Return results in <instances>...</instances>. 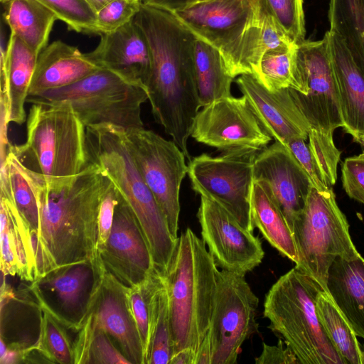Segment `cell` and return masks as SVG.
<instances>
[{
    "label": "cell",
    "mask_w": 364,
    "mask_h": 364,
    "mask_svg": "<svg viewBox=\"0 0 364 364\" xmlns=\"http://www.w3.org/2000/svg\"><path fill=\"white\" fill-rule=\"evenodd\" d=\"M251 212L255 228L282 255L296 264L298 253L291 229L264 181H254Z\"/></svg>",
    "instance_id": "27"
},
{
    "label": "cell",
    "mask_w": 364,
    "mask_h": 364,
    "mask_svg": "<svg viewBox=\"0 0 364 364\" xmlns=\"http://www.w3.org/2000/svg\"><path fill=\"white\" fill-rule=\"evenodd\" d=\"M38 55L13 33L6 48H1V87L9 100V122L22 124L26 120L27 102Z\"/></svg>",
    "instance_id": "24"
},
{
    "label": "cell",
    "mask_w": 364,
    "mask_h": 364,
    "mask_svg": "<svg viewBox=\"0 0 364 364\" xmlns=\"http://www.w3.org/2000/svg\"><path fill=\"white\" fill-rule=\"evenodd\" d=\"M194 68L201 106L232 96L233 77L229 74L218 49L196 38Z\"/></svg>",
    "instance_id": "30"
},
{
    "label": "cell",
    "mask_w": 364,
    "mask_h": 364,
    "mask_svg": "<svg viewBox=\"0 0 364 364\" xmlns=\"http://www.w3.org/2000/svg\"><path fill=\"white\" fill-rule=\"evenodd\" d=\"M125 130L129 151L144 181L152 192L177 240L180 189L188 173L184 153L172 140L143 128Z\"/></svg>",
    "instance_id": "11"
},
{
    "label": "cell",
    "mask_w": 364,
    "mask_h": 364,
    "mask_svg": "<svg viewBox=\"0 0 364 364\" xmlns=\"http://www.w3.org/2000/svg\"><path fill=\"white\" fill-rule=\"evenodd\" d=\"M307 174L311 185L321 192L331 189L323 177V173L309 148V144L302 139H294L285 145Z\"/></svg>",
    "instance_id": "40"
},
{
    "label": "cell",
    "mask_w": 364,
    "mask_h": 364,
    "mask_svg": "<svg viewBox=\"0 0 364 364\" xmlns=\"http://www.w3.org/2000/svg\"><path fill=\"white\" fill-rule=\"evenodd\" d=\"M195 364H211V345L208 334L198 349Z\"/></svg>",
    "instance_id": "46"
},
{
    "label": "cell",
    "mask_w": 364,
    "mask_h": 364,
    "mask_svg": "<svg viewBox=\"0 0 364 364\" xmlns=\"http://www.w3.org/2000/svg\"><path fill=\"white\" fill-rule=\"evenodd\" d=\"M325 36L336 79L343 128L351 136L364 134V76L341 38L330 29Z\"/></svg>",
    "instance_id": "23"
},
{
    "label": "cell",
    "mask_w": 364,
    "mask_h": 364,
    "mask_svg": "<svg viewBox=\"0 0 364 364\" xmlns=\"http://www.w3.org/2000/svg\"><path fill=\"white\" fill-rule=\"evenodd\" d=\"M139 1H142V2H143V1H144V0H139Z\"/></svg>",
    "instance_id": "51"
},
{
    "label": "cell",
    "mask_w": 364,
    "mask_h": 364,
    "mask_svg": "<svg viewBox=\"0 0 364 364\" xmlns=\"http://www.w3.org/2000/svg\"><path fill=\"white\" fill-rule=\"evenodd\" d=\"M87 363L130 364V362L117 347L111 338L95 323Z\"/></svg>",
    "instance_id": "41"
},
{
    "label": "cell",
    "mask_w": 364,
    "mask_h": 364,
    "mask_svg": "<svg viewBox=\"0 0 364 364\" xmlns=\"http://www.w3.org/2000/svg\"><path fill=\"white\" fill-rule=\"evenodd\" d=\"M297 107L310 126L309 146L327 185L337 179L341 152L333 134L343 127L338 87L328 42L304 40L296 46L294 78L289 87Z\"/></svg>",
    "instance_id": "4"
},
{
    "label": "cell",
    "mask_w": 364,
    "mask_h": 364,
    "mask_svg": "<svg viewBox=\"0 0 364 364\" xmlns=\"http://www.w3.org/2000/svg\"><path fill=\"white\" fill-rule=\"evenodd\" d=\"M133 21L150 50L146 87L154 117L190 161L188 139L202 107L194 68L196 37L173 12L143 2Z\"/></svg>",
    "instance_id": "2"
},
{
    "label": "cell",
    "mask_w": 364,
    "mask_h": 364,
    "mask_svg": "<svg viewBox=\"0 0 364 364\" xmlns=\"http://www.w3.org/2000/svg\"><path fill=\"white\" fill-rule=\"evenodd\" d=\"M112 1V0H85L87 4L95 13H97L102 7H104L106 4Z\"/></svg>",
    "instance_id": "48"
},
{
    "label": "cell",
    "mask_w": 364,
    "mask_h": 364,
    "mask_svg": "<svg viewBox=\"0 0 364 364\" xmlns=\"http://www.w3.org/2000/svg\"><path fill=\"white\" fill-rule=\"evenodd\" d=\"M208 1V0H191L190 4H193V3H196V2H199V1Z\"/></svg>",
    "instance_id": "50"
},
{
    "label": "cell",
    "mask_w": 364,
    "mask_h": 364,
    "mask_svg": "<svg viewBox=\"0 0 364 364\" xmlns=\"http://www.w3.org/2000/svg\"><path fill=\"white\" fill-rule=\"evenodd\" d=\"M319 321L333 346L346 364H364L363 346L329 294L321 291L316 301Z\"/></svg>",
    "instance_id": "32"
},
{
    "label": "cell",
    "mask_w": 364,
    "mask_h": 364,
    "mask_svg": "<svg viewBox=\"0 0 364 364\" xmlns=\"http://www.w3.org/2000/svg\"><path fill=\"white\" fill-rule=\"evenodd\" d=\"M27 170L39 209L32 243L35 279L55 268L99 257L98 216L111 183L100 167L91 160L75 178L52 186L39 173Z\"/></svg>",
    "instance_id": "1"
},
{
    "label": "cell",
    "mask_w": 364,
    "mask_h": 364,
    "mask_svg": "<svg viewBox=\"0 0 364 364\" xmlns=\"http://www.w3.org/2000/svg\"><path fill=\"white\" fill-rule=\"evenodd\" d=\"M259 152L242 149L223 152L217 156L202 154L191 159L188 164L192 189L200 196L219 203L252 232L253 168Z\"/></svg>",
    "instance_id": "10"
},
{
    "label": "cell",
    "mask_w": 364,
    "mask_h": 364,
    "mask_svg": "<svg viewBox=\"0 0 364 364\" xmlns=\"http://www.w3.org/2000/svg\"><path fill=\"white\" fill-rule=\"evenodd\" d=\"M117 198L118 191L111 181L104 194L100 208L98 216V251L105 247L110 234Z\"/></svg>",
    "instance_id": "43"
},
{
    "label": "cell",
    "mask_w": 364,
    "mask_h": 364,
    "mask_svg": "<svg viewBox=\"0 0 364 364\" xmlns=\"http://www.w3.org/2000/svg\"><path fill=\"white\" fill-rule=\"evenodd\" d=\"M100 255L61 266L31 282L39 309L78 332L95 305L105 272Z\"/></svg>",
    "instance_id": "13"
},
{
    "label": "cell",
    "mask_w": 364,
    "mask_h": 364,
    "mask_svg": "<svg viewBox=\"0 0 364 364\" xmlns=\"http://www.w3.org/2000/svg\"><path fill=\"white\" fill-rule=\"evenodd\" d=\"M323 290L316 279L294 267L267 293L263 315L269 321L268 328L290 347L300 363L346 364L316 314Z\"/></svg>",
    "instance_id": "7"
},
{
    "label": "cell",
    "mask_w": 364,
    "mask_h": 364,
    "mask_svg": "<svg viewBox=\"0 0 364 364\" xmlns=\"http://www.w3.org/2000/svg\"><path fill=\"white\" fill-rule=\"evenodd\" d=\"M128 289L105 270L90 314L96 325L111 338L130 363L146 364L129 304Z\"/></svg>",
    "instance_id": "20"
},
{
    "label": "cell",
    "mask_w": 364,
    "mask_h": 364,
    "mask_svg": "<svg viewBox=\"0 0 364 364\" xmlns=\"http://www.w3.org/2000/svg\"><path fill=\"white\" fill-rule=\"evenodd\" d=\"M0 178L1 195L6 197L17 210L29 234L32 248L39 226L36 193L27 168L9 147L5 159L1 162Z\"/></svg>",
    "instance_id": "29"
},
{
    "label": "cell",
    "mask_w": 364,
    "mask_h": 364,
    "mask_svg": "<svg viewBox=\"0 0 364 364\" xmlns=\"http://www.w3.org/2000/svg\"><path fill=\"white\" fill-rule=\"evenodd\" d=\"M218 270L203 239L187 228L178 237L161 274L168 295L173 355L191 349L196 358L210 327Z\"/></svg>",
    "instance_id": "3"
},
{
    "label": "cell",
    "mask_w": 364,
    "mask_h": 364,
    "mask_svg": "<svg viewBox=\"0 0 364 364\" xmlns=\"http://www.w3.org/2000/svg\"><path fill=\"white\" fill-rule=\"evenodd\" d=\"M296 46L271 50L263 55L255 77L269 90L276 91L291 85L295 70Z\"/></svg>",
    "instance_id": "36"
},
{
    "label": "cell",
    "mask_w": 364,
    "mask_h": 364,
    "mask_svg": "<svg viewBox=\"0 0 364 364\" xmlns=\"http://www.w3.org/2000/svg\"><path fill=\"white\" fill-rule=\"evenodd\" d=\"M291 231L298 253L295 267L316 279L326 291L328 269L335 259H355L360 256L332 188L321 192L311 188Z\"/></svg>",
    "instance_id": "9"
},
{
    "label": "cell",
    "mask_w": 364,
    "mask_h": 364,
    "mask_svg": "<svg viewBox=\"0 0 364 364\" xmlns=\"http://www.w3.org/2000/svg\"><path fill=\"white\" fill-rule=\"evenodd\" d=\"M173 355L168 300L162 281L156 289L151 302L150 346L148 364H170Z\"/></svg>",
    "instance_id": "33"
},
{
    "label": "cell",
    "mask_w": 364,
    "mask_h": 364,
    "mask_svg": "<svg viewBox=\"0 0 364 364\" xmlns=\"http://www.w3.org/2000/svg\"><path fill=\"white\" fill-rule=\"evenodd\" d=\"M0 221L2 274L33 282L35 267L29 234L13 203L2 195Z\"/></svg>",
    "instance_id": "26"
},
{
    "label": "cell",
    "mask_w": 364,
    "mask_h": 364,
    "mask_svg": "<svg viewBox=\"0 0 364 364\" xmlns=\"http://www.w3.org/2000/svg\"><path fill=\"white\" fill-rule=\"evenodd\" d=\"M260 8L261 0H208L171 12L196 38L219 50L228 70Z\"/></svg>",
    "instance_id": "14"
},
{
    "label": "cell",
    "mask_w": 364,
    "mask_h": 364,
    "mask_svg": "<svg viewBox=\"0 0 364 364\" xmlns=\"http://www.w3.org/2000/svg\"><path fill=\"white\" fill-rule=\"evenodd\" d=\"M262 347L261 354L255 359L256 364L300 363L290 347L281 338L275 346H270L263 342Z\"/></svg>",
    "instance_id": "44"
},
{
    "label": "cell",
    "mask_w": 364,
    "mask_h": 364,
    "mask_svg": "<svg viewBox=\"0 0 364 364\" xmlns=\"http://www.w3.org/2000/svg\"><path fill=\"white\" fill-rule=\"evenodd\" d=\"M99 253L106 270L127 287L143 282L156 270L139 223L119 191L112 230Z\"/></svg>",
    "instance_id": "17"
},
{
    "label": "cell",
    "mask_w": 364,
    "mask_h": 364,
    "mask_svg": "<svg viewBox=\"0 0 364 364\" xmlns=\"http://www.w3.org/2000/svg\"><path fill=\"white\" fill-rule=\"evenodd\" d=\"M326 292L355 335L364 339V259L337 257L328 269Z\"/></svg>",
    "instance_id": "25"
},
{
    "label": "cell",
    "mask_w": 364,
    "mask_h": 364,
    "mask_svg": "<svg viewBox=\"0 0 364 364\" xmlns=\"http://www.w3.org/2000/svg\"><path fill=\"white\" fill-rule=\"evenodd\" d=\"M3 17L11 33L33 51L39 53L48 46L55 14L38 0H4Z\"/></svg>",
    "instance_id": "28"
},
{
    "label": "cell",
    "mask_w": 364,
    "mask_h": 364,
    "mask_svg": "<svg viewBox=\"0 0 364 364\" xmlns=\"http://www.w3.org/2000/svg\"><path fill=\"white\" fill-rule=\"evenodd\" d=\"M236 83L262 127L272 139L284 145L294 139H308L310 126L289 87L269 90L249 74L239 75Z\"/></svg>",
    "instance_id": "19"
},
{
    "label": "cell",
    "mask_w": 364,
    "mask_h": 364,
    "mask_svg": "<svg viewBox=\"0 0 364 364\" xmlns=\"http://www.w3.org/2000/svg\"><path fill=\"white\" fill-rule=\"evenodd\" d=\"M352 136L354 141L364 147V134H354Z\"/></svg>",
    "instance_id": "49"
},
{
    "label": "cell",
    "mask_w": 364,
    "mask_h": 364,
    "mask_svg": "<svg viewBox=\"0 0 364 364\" xmlns=\"http://www.w3.org/2000/svg\"><path fill=\"white\" fill-rule=\"evenodd\" d=\"M190 1L191 0H144L143 3L156 8L173 11L188 5Z\"/></svg>",
    "instance_id": "45"
},
{
    "label": "cell",
    "mask_w": 364,
    "mask_h": 364,
    "mask_svg": "<svg viewBox=\"0 0 364 364\" xmlns=\"http://www.w3.org/2000/svg\"><path fill=\"white\" fill-rule=\"evenodd\" d=\"M42 312L39 338L36 348L48 363L75 364L74 342L68 333V328L49 312Z\"/></svg>",
    "instance_id": "34"
},
{
    "label": "cell",
    "mask_w": 364,
    "mask_h": 364,
    "mask_svg": "<svg viewBox=\"0 0 364 364\" xmlns=\"http://www.w3.org/2000/svg\"><path fill=\"white\" fill-rule=\"evenodd\" d=\"M262 1L268 12L295 44L305 40L303 0Z\"/></svg>",
    "instance_id": "38"
},
{
    "label": "cell",
    "mask_w": 364,
    "mask_h": 364,
    "mask_svg": "<svg viewBox=\"0 0 364 364\" xmlns=\"http://www.w3.org/2000/svg\"><path fill=\"white\" fill-rule=\"evenodd\" d=\"M100 36L97 46L86 55L100 67L146 86L151 57L146 40L133 20L114 31Z\"/></svg>",
    "instance_id": "21"
},
{
    "label": "cell",
    "mask_w": 364,
    "mask_h": 364,
    "mask_svg": "<svg viewBox=\"0 0 364 364\" xmlns=\"http://www.w3.org/2000/svg\"><path fill=\"white\" fill-rule=\"evenodd\" d=\"M200 197V234L217 267L244 275L253 270L264 257L260 240L219 203Z\"/></svg>",
    "instance_id": "16"
},
{
    "label": "cell",
    "mask_w": 364,
    "mask_h": 364,
    "mask_svg": "<svg viewBox=\"0 0 364 364\" xmlns=\"http://www.w3.org/2000/svg\"><path fill=\"white\" fill-rule=\"evenodd\" d=\"M161 281V274L155 270L145 281L128 289L129 304L142 343L146 364H148L150 346L152 298Z\"/></svg>",
    "instance_id": "35"
},
{
    "label": "cell",
    "mask_w": 364,
    "mask_h": 364,
    "mask_svg": "<svg viewBox=\"0 0 364 364\" xmlns=\"http://www.w3.org/2000/svg\"><path fill=\"white\" fill-rule=\"evenodd\" d=\"M255 180L264 181L292 228L312 187L304 169L290 150L275 141L260 151L254 161Z\"/></svg>",
    "instance_id": "18"
},
{
    "label": "cell",
    "mask_w": 364,
    "mask_h": 364,
    "mask_svg": "<svg viewBox=\"0 0 364 364\" xmlns=\"http://www.w3.org/2000/svg\"><path fill=\"white\" fill-rule=\"evenodd\" d=\"M63 21L69 30L93 34L96 13L85 0H38Z\"/></svg>",
    "instance_id": "37"
},
{
    "label": "cell",
    "mask_w": 364,
    "mask_h": 364,
    "mask_svg": "<svg viewBox=\"0 0 364 364\" xmlns=\"http://www.w3.org/2000/svg\"><path fill=\"white\" fill-rule=\"evenodd\" d=\"M196 353L191 349H183L175 353L170 364H195Z\"/></svg>",
    "instance_id": "47"
},
{
    "label": "cell",
    "mask_w": 364,
    "mask_h": 364,
    "mask_svg": "<svg viewBox=\"0 0 364 364\" xmlns=\"http://www.w3.org/2000/svg\"><path fill=\"white\" fill-rule=\"evenodd\" d=\"M91 160L115 186L136 216L149 247L155 269L166 270L177 240L129 151L124 128L101 124L86 127Z\"/></svg>",
    "instance_id": "5"
},
{
    "label": "cell",
    "mask_w": 364,
    "mask_h": 364,
    "mask_svg": "<svg viewBox=\"0 0 364 364\" xmlns=\"http://www.w3.org/2000/svg\"><path fill=\"white\" fill-rule=\"evenodd\" d=\"M3 1H4V0H1V2H2Z\"/></svg>",
    "instance_id": "52"
},
{
    "label": "cell",
    "mask_w": 364,
    "mask_h": 364,
    "mask_svg": "<svg viewBox=\"0 0 364 364\" xmlns=\"http://www.w3.org/2000/svg\"><path fill=\"white\" fill-rule=\"evenodd\" d=\"M328 19L364 76V0H330Z\"/></svg>",
    "instance_id": "31"
},
{
    "label": "cell",
    "mask_w": 364,
    "mask_h": 364,
    "mask_svg": "<svg viewBox=\"0 0 364 364\" xmlns=\"http://www.w3.org/2000/svg\"><path fill=\"white\" fill-rule=\"evenodd\" d=\"M202 107L191 135L199 143L223 152L242 149L260 151L272 139L245 96L221 98Z\"/></svg>",
    "instance_id": "15"
},
{
    "label": "cell",
    "mask_w": 364,
    "mask_h": 364,
    "mask_svg": "<svg viewBox=\"0 0 364 364\" xmlns=\"http://www.w3.org/2000/svg\"><path fill=\"white\" fill-rule=\"evenodd\" d=\"M342 184L350 198L364 204V151L344 160Z\"/></svg>",
    "instance_id": "42"
},
{
    "label": "cell",
    "mask_w": 364,
    "mask_h": 364,
    "mask_svg": "<svg viewBox=\"0 0 364 364\" xmlns=\"http://www.w3.org/2000/svg\"><path fill=\"white\" fill-rule=\"evenodd\" d=\"M31 105L26 141L9 149L49 186L73 179L91 162L86 127L68 103Z\"/></svg>",
    "instance_id": "6"
},
{
    "label": "cell",
    "mask_w": 364,
    "mask_h": 364,
    "mask_svg": "<svg viewBox=\"0 0 364 364\" xmlns=\"http://www.w3.org/2000/svg\"><path fill=\"white\" fill-rule=\"evenodd\" d=\"M100 68L77 47L53 41L38 55L28 96L72 85Z\"/></svg>",
    "instance_id": "22"
},
{
    "label": "cell",
    "mask_w": 364,
    "mask_h": 364,
    "mask_svg": "<svg viewBox=\"0 0 364 364\" xmlns=\"http://www.w3.org/2000/svg\"><path fill=\"white\" fill-rule=\"evenodd\" d=\"M259 299L245 275L218 270L214 305L207 333L211 364H235L245 340L258 333Z\"/></svg>",
    "instance_id": "12"
},
{
    "label": "cell",
    "mask_w": 364,
    "mask_h": 364,
    "mask_svg": "<svg viewBox=\"0 0 364 364\" xmlns=\"http://www.w3.org/2000/svg\"><path fill=\"white\" fill-rule=\"evenodd\" d=\"M139 0H112L96 13L93 34L114 31L132 21L139 12Z\"/></svg>",
    "instance_id": "39"
},
{
    "label": "cell",
    "mask_w": 364,
    "mask_h": 364,
    "mask_svg": "<svg viewBox=\"0 0 364 364\" xmlns=\"http://www.w3.org/2000/svg\"><path fill=\"white\" fill-rule=\"evenodd\" d=\"M148 98L142 82L100 68L72 85L30 95L26 102L68 103L86 127L112 124L129 129L144 127L141 105Z\"/></svg>",
    "instance_id": "8"
}]
</instances>
